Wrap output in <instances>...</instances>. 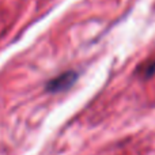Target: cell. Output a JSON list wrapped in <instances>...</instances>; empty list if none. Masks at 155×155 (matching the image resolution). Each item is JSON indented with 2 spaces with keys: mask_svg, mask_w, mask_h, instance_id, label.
<instances>
[{
  "mask_svg": "<svg viewBox=\"0 0 155 155\" xmlns=\"http://www.w3.org/2000/svg\"><path fill=\"white\" fill-rule=\"evenodd\" d=\"M140 71H142V75L144 79H148V78L154 76L155 74V61H151V63H147V64H144L142 68H140Z\"/></svg>",
  "mask_w": 155,
  "mask_h": 155,
  "instance_id": "2",
  "label": "cell"
},
{
  "mask_svg": "<svg viewBox=\"0 0 155 155\" xmlns=\"http://www.w3.org/2000/svg\"><path fill=\"white\" fill-rule=\"evenodd\" d=\"M78 78H79V75H78L76 71H74V70L64 71V72H61L60 75L54 76L53 79L48 80L45 84V90L52 94L67 91L68 88H71L75 84Z\"/></svg>",
  "mask_w": 155,
  "mask_h": 155,
  "instance_id": "1",
  "label": "cell"
}]
</instances>
